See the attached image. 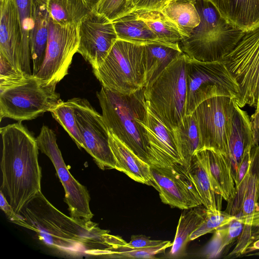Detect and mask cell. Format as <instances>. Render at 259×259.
Here are the masks:
<instances>
[{
	"instance_id": "45",
	"label": "cell",
	"mask_w": 259,
	"mask_h": 259,
	"mask_svg": "<svg viewBox=\"0 0 259 259\" xmlns=\"http://www.w3.org/2000/svg\"><path fill=\"white\" fill-rule=\"evenodd\" d=\"M92 9H94V7L99 2V0H84Z\"/></svg>"
},
{
	"instance_id": "18",
	"label": "cell",
	"mask_w": 259,
	"mask_h": 259,
	"mask_svg": "<svg viewBox=\"0 0 259 259\" xmlns=\"http://www.w3.org/2000/svg\"><path fill=\"white\" fill-rule=\"evenodd\" d=\"M48 0H31L32 29L30 36L32 75L39 71L45 59L50 20Z\"/></svg>"
},
{
	"instance_id": "1",
	"label": "cell",
	"mask_w": 259,
	"mask_h": 259,
	"mask_svg": "<svg viewBox=\"0 0 259 259\" xmlns=\"http://www.w3.org/2000/svg\"><path fill=\"white\" fill-rule=\"evenodd\" d=\"M14 223L36 233L50 247L69 253L110 257L127 242L101 229L93 222L68 217L53 205L41 192L21 209Z\"/></svg>"
},
{
	"instance_id": "38",
	"label": "cell",
	"mask_w": 259,
	"mask_h": 259,
	"mask_svg": "<svg viewBox=\"0 0 259 259\" xmlns=\"http://www.w3.org/2000/svg\"><path fill=\"white\" fill-rule=\"evenodd\" d=\"M31 76L27 75L15 69L8 60L0 54V91L21 84Z\"/></svg>"
},
{
	"instance_id": "12",
	"label": "cell",
	"mask_w": 259,
	"mask_h": 259,
	"mask_svg": "<svg viewBox=\"0 0 259 259\" xmlns=\"http://www.w3.org/2000/svg\"><path fill=\"white\" fill-rule=\"evenodd\" d=\"M36 140L39 150L51 159L62 184L64 201L68 206L70 216L76 220H91L94 214L90 207L88 191L70 173L57 144L54 131L44 125Z\"/></svg>"
},
{
	"instance_id": "24",
	"label": "cell",
	"mask_w": 259,
	"mask_h": 259,
	"mask_svg": "<svg viewBox=\"0 0 259 259\" xmlns=\"http://www.w3.org/2000/svg\"><path fill=\"white\" fill-rule=\"evenodd\" d=\"M205 150L207 168L214 189L228 202L234 197L235 188L231 161L222 154Z\"/></svg>"
},
{
	"instance_id": "21",
	"label": "cell",
	"mask_w": 259,
	"mask_h": 259,
	"mask_svg": "<svg viewBox=\"0 0 259 259\" xmlns=\"http://www.w3.org/2000/svg\"><path fill=\"white\" fill-rule=\"evenodd\" d=\"M109 143L116 161V170L137 182L154 187L149 164L138 157L110 131Z\"/></svg>"
},
{
	"instance_id": "23",
	"label": "cell",
	"mask_w": 259,
	"mask_h": 259,
	"mask_svg": "<svg viewBox=\"0 0 259 259\" xmlns=\"http://www.w3.org/2000/svg\"><path fill=\"white\" fill-rule=\"evenodd\" d=\"M183 53L179 43L171 45H144L145 88L151 85L163 71Z\"/></svg>"
},
{
	"instance_id": "13",
	"label": "cell",
	"mask_w": 259,
	"mask_h": 259,
	"mask_svg": "<svg viewBox=\"0 0 259 259\" xmlns=\"http://www.w3.org/2000/svg\"><path fill=\"white\" fill-rule=\"evenodd\" d=\"M69 100L73 107L85 150L101 169H116V161L109 143V131L102 115L87 99L74 98Z\"/></svg>"
},
{
	"instance_id": "19",
	"label": "cell",
	"mask_w": 259,
	"mask_h": 259,
	"mask_svg": "<svg viewBox=\"0 0 259 259\" xmlns=\"http://www.w3.org/2000/svg\"><path fill=\"white\" fill-rule=\"evenodd\" d=\"M253 147L250 117L235 102L232 129L228 140V157L233 177L245 152Z\"/></svg>"
},
{
	"instance_id": "30",
	"label": "cell",
	"mask_w": 259,
	"mask_h": 259,
	"mask_svg": "<svg viewBox=\"0 0 259 259\" xmlns=\"http://www.w3.org/2000/svg\"><path fill=\"white\" fill-rule=\"evenodd\" d=\"M161 11L177 27L185 38L190 36L200 22L198 12L190 2L170 3Z\"/></svg>"
},
{
	"instance_id": "28",
	"label": "cell",
	"mask_w": 259,
	"mask_h": 259,
	"mask_svg": "<svg viewBox=\"0 0 259 259\" xmlns=\"http://www.w3.org/2000/svg\"><path fill=\"white\" fill-rule=\"evenodd\" d=\"M50 18L62 25H78L93 10L84 0H48Z\"/></svg>"
},
{
	"instance_id": "15",
	"label": "cell",
	"mask_w": 259,
	"mask_h": 259,
	"mask_svg": "<svg viewBox=\"0 0 259 259\" xmlns=\"http://www.w3.org/2000/svg\"><path fill=\"white\" fill-rule=\"evenodd\" d=\"M77 53L92 66L99 67L104 61L117 36L111 21L93 10L77 25Z\"/></svg>"
},
{
	"instance_id": "11",
	"label": "cell",
	"mask_w": 259,
	"mask_h": 259,
	"mask_svg": "<svg viewBox=\"0 0 259 259\" xmlns=\"http://www.w3.org/2000/svg\"><path fill=\"white\" fill-rule=\"evenodd\" d=\"M78 45L77 25L62 26L50 18L45 59L35 76L44 84H57L68 74Z\"/></svg>"
},
{
	"instance_id": "46",
	"label": "cell",
	"mask_w": 259,
	"mask_h": 259,
	"mask_svg": "<svg viewBox=\"0 0 259 259\" xmlns=\"http://www.w3.org/2000/svg\"><path fill=\"white\" fill-rule=\"evenodd\" d=\"M195 0H169L168 4L172 2H192L193 1H194Z\"/></svg>"
},
{
	"instance_id": "16",
	"label": "cell",
	"mask_w": 259,
	"mask_h": 259,
	"mask_svg": "<svg viewBox=\"0 0 259 259\" xmlns=\"http://www.w3.org/2000/svg\"><path fill=\"white\" fill-rule=\"evenodd\" d=\"M0 54L16 69L27 74L22 53V38L15 0H1Z\"/></svg>"
},
{
	"instance_id": "3",
	"label": "cell",
	"mask_w": 259,
	"mask_h": 259,
	"mask_svg": "<svg viewBox=\"0 0 259 259\" xmlns=\"http://www.w3.org/2000/svg\"><path fill=\"white\" fill-rule=\"evenodd\" d=\"M144 91L145 88L125 95L102 86L97 97L108 130L150 166H163L151 147L144 126L148 121Z\"/></svg>"
},
{
	"instance_id": "5",
	"label": "cell",
	"mask_w": 259,
	"mask_h": 259,
	"mask_svg": "<svg viewBox=\"0 0 259 259\" xmlns=\"http://www.w3.org/2000/svg\"><path fill=\"white\" fill-rule=\"evenodd\" d=\"M144 94L155 116L171 131L177 128L186 116V54L175 59L151 85L145 88Z\"/></svg>"
},
{
	"instance_id": "10",
	"label": "cell",
	"mask_w": 259,
	"mask_h": 259,
	"mask_svg": "<svg viewBox=\"0 0 259 259\" xmlns=\"http://www.w3.org/2000/svg\"><path fill=\"white\" fill-rule=\"evenodd\" d=\"M234 106L231 97L218 96L204 101L197 106L193 113L198 126L201 150H212L228 157V140Z\"/></svg>"
},
{
	"instance_id": "36",
	"label": "cell",
	"mask_w": 259,
	"mask_h": 259,
	"mask_svg": "<svg viewBox=\"0 0 259 259\" xmlns=\"http://www.w3.org/2000/svg\"><path fill=\"white\" fill-rule=\"evenodd\" d=\"M236 216L225 211L207 209L206 215L199 226L190 235V240H194L207 233L214 232L217 229L228 224Z\"/></svg>"
},
{
	"instance_id": "44",
	"label": "cell",
	"mask_w": 259,
	"mask_h": 259,
	"mask_svg": "<svg viewBox=\"0 0 259 259\" xmlns=\"http://www.w3.org/2000/svg\"><path fill=\"white\" fill-rule=\"evenodd\" d=\"M0 206L4 211L6 215L13 223H14L18 219V214L14 212L12 206L7 201L6 197L2 192L0 191Z\"/></svg>"
},
{
	"instance_id": "25",
	"label": "cell",
	"mask_w": 259,
	"mask_h": 259,
	"mask_svg": "<svg viewBox=\"0 0 259 259\" xmlns=\"http://www.w3.org/2000/svg\"><path fill=\"white\" fill-rule=\"evenodd\" d=\"M119 39L140 45H171L160 40L135 11L112 21Z\"/></svg>"
},
{
	"instance_id": "41",
	"label": "cell",
	"mask_w": 259,
	"mask_h": 259,
	"mask_svg": "<svg viewBox=\"0 0 259 259\" xmlns=\"http://www.w3.org/2000/svg\"><path fill=\"white\" fill-rule=\"evenodd\" d=\"M164 242L163 240L150 239V237L144 235H133L125 246L131 248H146L157 246Z\"/></svg>"
},
{
	"instance_id": "35",
	"label": "cell",
	"mask_w": 259,
	"mask_h": 259,
	"mask_svg": "<svg viewBox=\"0 0 259 259\" xmlns=\"http://www.w3.org/2000/svg\"><path fill=\"white\" fill-rule=\"evenodd\" d=\"M17 7L20 22L22 53L24 62L28 75L31 76L30 60L31 58L30 36L32 26L31 17V0H15Z\"/></svg>"
},
{
	"instance_id": "31",
	"label": "cell",
	"mask_w": 259,
	"mask_h": 259,
	"mask_svg": "<svg viewBox=\"0 0 259 259\" xmlns=\"http://www.w3.org/2000/svg\"><path fill=\"white\" fill-rule=\"evenodd\" d=\"M239 217L243 224V230L227 258L259 250V209L250 215Z\"/></svg>"
},
{
	"instance_id": "14",
	"label": "cell",
	"mask_w": 259,
	"mask_h": 259,
	"mask_svg": "<svg viewBox=\"0 0 259 259\" xmlns=\"http://www.w3.org/2000/svg\"><path fill=\"white\" fill-rule=\"evenodd\" d=\"M150 166L154 188L163 203L183 210L202 205L188 169L183 164Z\"/></svg>"
},
{
	"instance_id": "43",
	"label": "cell",
	"mask_w": 259,
	"mask_h": 259,
	"mask_svg": "<svg viewBox=\"0 0 259 259\" xmlns=\"http://www.w3.org/2000/svg\"><path fill=\"white\" fill-rule=\"evenodd\" d=\"M253 137V147L258 145L259 142V112H255L250 117Z\"/></svg>"
},
{
	"instance_id": "8",
	"label": "cell",
	"mask_w": 259,
	"mask_h": 259,
	"mask_svg": "<svg viewBox=\"0 0 259 259\" xmlns=\"http://www.w3.org/2000/svg\"><path fill=\"white\" fill-rule=\"evenodd\" d=\"M57 84L46 85L33 75L24 83L0 91V119L18 122L36 118L50 112L60 102Z\"/></svg>"
},
{
	"instance_id": "9",
	"label": "cell",
	"mask_w": 259,
	"mask_h": 259,
	"mask_svg": "<svg viewBox=\"0 0 259 259\" xmlns=\"http://www.w3.org/2000/svg\"><path fill=\"white\" fill-rule=\"evenodd\" d=\"M221 61L239 85L234 102L241 108L247 105L259 112V27L246 32Z\"/></svg>"
},
{
	"instance_id": "17",
	"label": "cell",
	"mask_w": 259,
	"mask_h": 259,
	"mask_svg": "<svg viewBox=\"0 0 259 259\" xmlns=\"http://www.w3.org/2000/svg\"><path fill=\"white\" fill-rule=\"evenodd\" d=\"M144 126L151 147L163 166L174 163L183 164L172 131L168 128L148 106V121Z\"/></svg>"
},
{
	"instance_id": "29",
	"label": "cell",
	"mask_w": 259,
	"mask_h": 259,
	"mask_svg": "<svg viewBox=\"0 0 259 259\" xmlns=\"http://www.w3.org/2000/svg\"><path fill=\"white\" fill-rule=\"evenodd\" d=\"M161 41L179 43L185 38L177 27L160 10L134 11Z\"/></svg>"
},
{
	"instance_id": "20",
	"label": "cell",
	"mask_w": 259,
	"mask_h": 259,
	"mask_svg": "<svg viewBox=\"0 0 259 259\" xmlns=\"http://www.w3.org/2000/svg\"><path fill=\"white\" fill-rule=\"evenodd\" d=\"M221 16L247 32L259 27V0H208Z\"/></svg>"
},
{
	"instance_id": "42",
	"label": "cell",
	"mask_w": 259,
	"mask_h": 259,
	"mask_svg": "<svg viewBox=\"0 0 259 259\" xmlns=\"http://www.w3.org/2000/svg\"><path fill=\"white\" fill-rule=\"evenodd\" d=\"M251 150H247L244 154L234 175L235 187L240 185L249 169L251 161Z\"/></svg>"
},
{
	"instance_id": "34",
	"label": "cell",
	"mask_w": 259,
	"mask_h": 259,
	"mask_svg": "<svg viewBox=\"0 0 259 259\" xmlns=\"http://www.w3.org/2000/svg\"><path fill=\"white\" fill-rule=\"evenodd\" d=\"M50 112L55 120L67 132L78 147L85 150L75 117L74 108L69 100L66 102L62 101Z\"/></svg>"
},
{
	"instance_id": "26",
	"label": "cell",
	"mask_w": 259,
	"mask_h": 259,
	"mask_svg": "<svg viewBox=\"0 0 259 259\" xmlns=\"http://www.w3.org/2000/svg\"><path fill=\"white\" fill-rule=\"evenodd\" d=\"M207 209L201 205L184 209L181 213L171 249L167 257L180 258L186 254V249L190 240V235L204 220Z\"/></svg>"
},
{
	"instance_id": "37",
	"label": "cell",
	"mask_w": 259,
	"mask_h": 259,
	"mask_svg": "<svg viewBox=\"0 0 259 259\" xmlns=\"http://www.w3.org/2000/svg\"><path fill=\"white\" fill-rule=\"evenodd\" d=\"M172 245V242L171 241H165L164 243L157 246L146 248H131L123 246L119 248L110 258H156V255L164 253Z\"/></svg>"
},
{
	"instance_id": "2",
	"label": "cell",
	"mask_w": 259,
	"mask_h": 259,
	"mask_svg": "<svg viewBox=\"0 0 259 259\" xmlns=\"http://www.w3.org/2000/svg\"><path fill=\"white\" fill-rule=\"evenodd\" d=\"M0 191L15 213L41 192V168L36 139L21 123L1 127Z\"/></svg>"
},
{
	"instance_id": "22",
	"label": "cell",
	"mask_w": 259,
	"mask_h": 259,
	"mask_svg": "<svg viewBox=\"0 0 259 259\" xmlns=\"http://www.w3.org/2000/svg\"><path fill=\"white\" fill-rule=\"evenodd\" d=\"M187 169L202 205L209 210H221L223 198L216 192L213 187L207 168L205 149L195 154Z\"/></svg>"
},
{
	"instance_id": "48",
	"label": "cell",
	"mask_w": 259,
	"mask_h": 259,
	"mask_svg": "<svg viewBox=\"0 0 259 259\" xmlns=\"http://www.w3.org/2000/svg\"><path fill=\"white\" fill-rule=\"evenodd\" d=\"M258 179H259V169H258Z\"/></svg>"
},
{
	"instance_id": "32",
	"label": "cell",
	"mask_w": 259,
	"mask_h": 259,
	"mask_svg": "<svg viewBox=\"0 0 259 259\" xmlns=\"http://www.w3.org/2000/svg\"><path fill=\"white\" fill-rule=\"evenodd\" d=\"M243 228L241 219L236 217L228 224L215 230L212 239L204 251V257L207 258L218 257L222 250L236 242Z\"/></svg>"
},
{
	"instance_id": "47",
	"label": "cell",
	"mask_w": 259,
	"mask_h": 259,
	"mask_svg": "<svg viewBox=\"0 0 259 259\" xmlns=\"http://www.w3.org/2000/svg\"><path fill=\"white\" fill-rule=\"evenodd\" d=\"M249 255H259V251L249 254Z\"/></svg>"
},
{
	"instance_id": "33",
	"label": "cell",
	"mask_w": 259,
	"mask_h": 259,
	"mask_svg": "<svg viewBox=\"0 0 259 259\" xmlns=\"http://www.w3.org/2000/svg\"><path fill=\"white\" fill-rule=\"evenodd\" d=\"M251 162L249 178L245 190L241 210L238 217H245L259 209L257 200L259 197V145L251 150Z\"/></svg>"
},
{
	"instance_id": "39",
	"label": "cell",
	"mask_w": 259,
	"mask_h": 259,
	"mask_svg": "<svg viewBox=\"0 0 259 259\" xmlns=\"http://www.w3.org/2000/svg\"><path fill=\"white\" fill-rule=\"evenodd\" d=\"M93 10L111 21L133 12L130 0H99Z\"/></svg>"
},
{
	"instance_id": "4",
	"label": "cell",
	"mask_w": 259,
	"mask_h": 259,
	"mask_svg": "<svg viewBox=\"0 0 259 259\" xmlns=\"http://www.w3.org/2000/svg\"><path fill=\"white\" fill-rule=\"evenodd\" d=\"M200 22L190 36L179 42L182 52L201 62L221 61L232 51L245 32L229 23L208 0L192 2Z\"/></svg>"
},
{
	"instance_id": "40",
	"label": "cell",
	"mask_w": 259,
	"mask_h": 259,
	"mask_svg": "<svg viewBox=\"0 0 259 259\" xmlns=\"http://www.w3.org/2000/svg\"><path fill=\"white\" fill-rule=\"evenodd\" d=\"M169 0H130L133 11L138 10H161Z\"/></svg>"
},
{
	"instance_id": "27",
	"label": "cell",
	"mask_w": 259,
	"mask_h": 259,
	"mask_svg": "<svg viewBox=\"0 0 259 259\" xmlns=\"http://www.w3.org/2000/svg\"><path fill=\"white\" fill-rule=\"evenodd\" d=\"M172 132L183 165L188 168L195 154L201 150L198 126L193 113L186 115Z\"/></svg>"
},
{
	"instance_id": "7",
	"label": "cell",
	"mask_w": 259,
	"mask_h": 259,
	"mask_svg": "<svg viewBox=\"0 0 259 259\" xmlns=\"http://www.w3.org/2000/svg\"><path fill=\"white\" fill-rule=\"evenodd\" d=\"M187 99L186 115L191 114L204 101L225 96L235 101L239 94V85L221 61L201 62L186 55Z\"/></svg>"
},
{
	"instance_id": "6",
	"label": "cell",
	"mask_w": 259,
	"mask_h": 259,
	"mask_svg": "<svg viewBox=\"0 0 259 259\" xmlns=\"http://www.w3.org/2000/svg\"><path fill=\"white\" fill-rule=\"evenodd\" d=\"M93 71L102 86L115 93L128 95L145 88L143 45L117 39Z\"/></svg>"
}]
</instances>
